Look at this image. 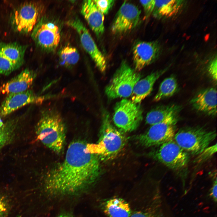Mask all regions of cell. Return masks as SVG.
I'll use <instances>...</instances> for the list:
<instances>
[{"mask_svg":"<svg viewBox=\"0 0 217 217\" xmlns=\"http://www.w3.org/2000/svg\"><path fill=\"white\" fill-rule=\"evenodd\" d=\"M104 211L109 217H130L131 210L129 203L122 198H111L105 202Z\"/></svg>","mask_w":217,"mask_h":217,"instance_id":"cell-21","label":"cell"},{"mask_svg":"<svg viewBox=\"0 0 217 217\" xmlns=\"http://www.w3.org/2000/svg\"><path fill=\"white\" fill-rule=\"evenodd\" d=\"M215 131H209L200 127H187L180 129L174 139L187 152L197 155L216 138Z\"/></svg>","mask_w":217,"mask_h":217,"instance_id":"cell-4","label":"cell"},{"mask_svg":"<svg viewBox=\"0 0 217 217\" xmlns=\"http://www.w3.org/2000/svg\"><path fill=\"white\" fill-rule=\"evenodd\" d=\"M141 13L137 6L124 1L114 19L111 28L112 33L121 34L135 28L139 23Z\"/></svg>","mask_w":217,"mask_h":217,"instance_id":"cell-10","label":"cell"},{"mask_svg":"<svg viewBox=\"0 0 217 217\" xmlns=\"http://www.w3.org/2000/svg\"><path fill=\"white\" fill-rule=\"evenodd\" d=\"M16 126L13 123L3 125L0 128V148L10 142L15 134Z\"/></svg>","mask_w":217,"mask_h":217,"instance_id":"cell-26","label":"cell"},{"mask_svg":"<svg viewBox=\"0 0 217 217\" xmlns=\"http://www.w3.org/2000/svg\"><path fill=\"white\" fill-rule=\"evenodd\" d=\"M216 151L217 143H216L215 144L207 147L198 155L194 160V162L198 164L203 163L211 157Z\"/></svg>","mask_w":217,"mask_h":217,"instance_id":"cell-27","label":"cell"},{"mask_svg":"<svg viewBox=\"0 0 217 217\" xmlns=\"http://www.w3.org/2000/svg\"><path fill=\"white\" fill-rule=\"evenodd\" d=\"M217 178L215 179L210 191V195L213 200L216 202L217 198Z\"/></svg>","mask_w":217,"mask_h":217,"instance_id":"cell-32","label":"cell"},{"mask_svg":"<svg viewBox=\"0 0 217 217\" xmlns=\"http://www.w3.org/2000/svg\"><path fill=\"white\" fill-rule=\"evenodd\" d=\"M40 13L39 6L34 2H26L21 5L14 14L13 22L19 32L28 33L33 31Z\"/></svg>","mask_w":217,"mask_h":217,"instance_id":"cell-12","label":"cell"},{"mask_svg":"<svg viewBox=\"0 0 217 217\" xmlns=\"http://www.w3.org/2000/svg\"><path fill=\"white\" fill-rule=\"evenodd\" d=\"M81 12L90 27L98 36L105 30L104 15L98 10L93 0H85L83 2Z\"/></svg>","mask_w":217,"mask_h":217,"instance_id":"cell-18","label":"cell"},{"mask_svg":"<svg viewBox=\"0 0 217 217\" xmlns=\"http://www.w3.org/2000/svg\"><path fill=\"white\" fill-rule=\"evenodd\" d=\"M17 217H22V216L20 215L17 216Z\"/></svg>","mask_w":217,"mask_h":217,"instance_id":"cell-35","label":"cell"},{"mask_svg":"<svg viewBox=\"0 0 217 217\" xmlns=\"http://www.w3.org/2000/svg\"><path fill=\"white\" fill-rule=\"evenodd\" d=\"M152 154L154 159L175 171L185 168L189 160L188 153L180 147L174 139L159 146Z\"/></svg>","mask_w":217,"mask_h":217,"instance_id":"cell-8","label":"cell"},{"mask_svg":"<svg viewBox=\"0 0 217 217\" xmlns=\"http://www.w3.org/2000/svg\"><path fill=\"white\" fill-rule=\"evenodd\" d=\"M184 1L181 0H155L152 14L158 19L170 18L180 11L184 6Z\"/></svg>","mask_w":217,"mask_h":217,"instance_id":"cell-20","label":"cell"},{"mask_svg":"<svg viewBox=\"0 0 217 217\" xmlns=\"http://www.w3.org/2000/svg\"><path fill=\"white\" fill-rule=\"evenodd\" d=\"M38 139L46 147L59 154L64 148L66 138L64 123L58 112L54 109L43 111L36 127Z\"/></svg>","mask_w":217,"mask_h":217,"instance_id":"cell-3","label":"cell"},{"mask_svg":"<svg viewBox=\"0 0 217 217\" xmlns=\"http://www.w3.org/2000/svg\"><path fill=\"white\" fill-rule=\"evenodd\" d=\"M32 36L39 46L47 50L55 48L60 40L58 27L51 23H40L37 24L33 30Z\"/></svg>","mask_w":217,"mask_h":217,"instance_id":"cell-15","label":"cell"},{"mask_svg":"<svg viewBox=\"0 0 217 217\" xmlns=\"http://www.w3.org/2000/svg\"><path fill=\"white\" fill-rule=\"evenodd\" d=\"M217 58H214L210 62L209 65L208 72L213 80L216 82L217 73Z\"/></svg>","mask_w":217,"mask_h":217,"instance_id":"cell-30","label":"cell"},{"mask_svg":"<svg viewBox=\"0 0 217 217\" xmlns=\"http://www.w3.org/2000/svg\"><path fill=\"white\" fill-rule=\"evenodd\" d=\"M26 48L15 43H0V74L8 75L20 67Z\"/></svg>","mask_w":217,"mask_h":217,"instance_id":"cell-11","label":"cell"},{"mask_svg":"<svg viewBox=\"0 0 217 217\" xmlns=\"http://www.w3.org/2000/svg\"><path fill=\"white\" fill-rule=\"evenodd\" d=\"M67 24L77 32L83 47L91 56L100 71L104 72L107 67L106 59L98 49L87 29L77 18L69 20Z\"/></svg>","mask_w":217,"mask_h":217,"instance_id":"cell-9","label":"cell"},{"mask_svg":"<svg viewBox=\"0 0 217 217\" xmlns=\"http://www.w3.org/2000/svg\"><path fill=\"white\" fill-rule=\"evenodd\" d=\"M127 138L111 122L109 113L103 111L99 140L96 143L87 144L88 151L99 160L106 161L115 158L125 146Z\"/></svg>","mask_w":217,"mask_h":217,"instance_id":"cell-2","label":"cell"},{"mask_svg":"<svg viewBox=\"0 0 217 217\" xmlns=\"http://www.w3.org/2000/svg\"><path fill=\"white\" fill-rule=\"evenodd\" d=\"M3 125V123L2 120L0 118V128Z\"/></svg>","mask_w":217,"mask_h":217,"instance_id":"cell-34","label":"cell"},{"mask_svg":"<svg viewBox=\"0 0 217 217\" xmlns=\"http://www.w3.org/2000/svg\"><path fill=\"white\" fill-rule=\"evenodd\" d=\"M142 113L139 105L131 100L123 99L116 104L113 120L121 131L131 132L137 129L142 120Z\"/></svg>","mask_w":217,"mask_h":217,"instance_id":"cell-7","label":"cell"},{"mask_svg":"<svg viewBox=\"0 0 217 217\" xmlns=\"http://www.w3.org/2000/svg\"><path fill=\"white\" fill-rule=\"evenodd\" d=\"M167 68L153 73L136 83L131 94V101L140 103L151 92L156 80L167 71Z\"/></svg>","mask_w":217,"mask_h":217,"instance_id":"cell-19","label":"cell"},{"mask_svg":"<svg viewBox=\"0 0 217 217\" xmlns=\"http://www.w3.org/2000/svg\"><path fill=\"white\" fill-rule=\"evenodd\" d=\"M178 121L177 114L171 115L152 125L145 133L137 136L135 140L145 147L159 146L174 139Z\"/></svg>","mask_w":217,"mask_h":217,"instance_id":"cell-6","label":"cell"},{"mask_svg":"<svg viewBox=\"0 0 217 217\" xmlns=\"http://www.w3.org/2000/svg\"><path fill=\"white\" fill-rule=\"evenodd\" d=\"M57 217H72L70 215L67 213H63L59 215Z\"/></svg>","mask_w":217,"mask_h":217,"instance_id":"cell-33","label":"cell"},{"mask_svg":"<svg viewBox=\"0 0 217 217\" xmlns=\"http://www.w3.org/2000/svg\"><path fill=\"white\" fill-rule=\"evenodd\" d=\"M44 98L30 90L8 95L0 106V117H5L26 105L40 103Z\"/></svg>","mask_w":217,"mask_h":217,"instance_id":"cell-14","label":"cell"},{"mask_svg":"<svg viewBox=\"0 0 217 217\" xmlns=\"http://www.w3.org/2000/svg\"><path fill=\"white\" fill-rule=\"evenodd\" d=\"M141 77L140 73L124 60L106 87L105 94L111 99L128 97L131 95L134 86Z\"/></svg>","mask_w":217,"mask_h":217,"instance_id":"cell-5","label":"cell"},{"mask_svg":"<svg viewBox=\"0 0 217 217\" xmlns=\"http://www.w3.org/2000/svg\"><path fill=\"white\" fill-rule=\"evenodd\" d=\"M60 58L66 66H71L76 64L80 58L79 53L75 48L67 46L61 50L60 53Z\"/></svg>","mask_w":217,"mask_h":217,"instance_id":"cell-25","label":"cell"},{"mask_svg":"<svg viewBox=\"0 0 217 217\" xmlns=\"http://www.w3.org/2000/svg\"><path fill=\"white\" fill-rule=\"evenodd\" d=\"M163 203L162 196L161 195L153 206L145 210L135 212L130 217H167Z\"/></svg>","mask_w":217,"mask_h":217,"instance_id":"cell-24","label":"cell"},{"mask_svg":"<svg viewBox=\"0 0 217 217\" xmlns=\"http://www.w3.org/2000/svg\"><path fill=\"white\" fill-rule=\"evenodd\" d=\"M161 46L157 41H138L133 48V60L135 71H140L159 56Z\"/></svg>","mask_w":217,"mask_h":217,"instance_id":"cell-13","label":"cell"},{"mask_svg":"<svg viewBox=\"0 0 217 217\" xmlns=\"http://www.w3.org/2000/svg\"><path fill=\"white\" fill-rule=\"evenodd\" d=\"M99 159L90 153L87 144L75 141L69 145L63 161L47 172L44 187L52 197L75 195L86 190L99 178Z\"/></svg>","mask_w":217,"mask_h":217,"instance_id":"cell-1","label":"cell"},{"mask_svg":"<svg viewBox=\"0 0 217 217\" xmlns=\"http://www.w3.org/2000/svg\"><path fill=\"white\" fill-rule=\"evenodd\" d=\"M98 10L103 14H107L113 6L115 1L112 0H93Z\"/></svg>","mask_w":217,"mask_h":217,"instance_id":"cell-28","label":"cell"},{"mask_svg":"<svg viewBox=\"0 0 217 217\" xmlns=\"http://www.w3.org/2000/svg\"><path fill=\"white\" fill-rule=\"evenodd\" d=\"M178 88L175 78L171 76L165 78L161 83L158 90L153 99L154 102H158L173 96Z\"/></svg>","mask_w":217,"mask_h":217,"instance_id":"cell-23","label":"cell"},{"mask_svg":"<svg viewBox=\"0 0 217 217\" xmlns=\"http://www.w3.org/2000/svg\"><path fill=\"white\" fill-rule=\"evenodd\" d=\"M140 2L143 8L146 17H149L152 14L153 11L155 0H140Z\"/></svg>","mask_w":217,"mask_h":217,"instance_id":"cell-29","label":"cell"},{"mask_svg":"<svg viewBox=\"0 0 217 217\" xmlns=\"http://www.w3.org/2000/svg\"><path fill=\"white\" fill-rule=\"evenodd\" d=\"M8 209V205L5 198L0 196V217H6Z\"/></svg>","mask_w":217,"mask_h":217,"instance_id":"cell-31","label":"cell"},{"mask_svg":"<svg viewBox=\"0 0 217 217\" xmlns=\"http://www.w3.org/2000/svg\"><path fill=\"white\" fill-rule=\"evenodd\" d=\"M179 109L178 107L175 105L157 107L147 113L146 118V122L151 125L159 123L168 117L177 114Z\"/></svg>","mask_w":217,"mask_h":217,"instance_id":"cell-22","label":"cell"},{"mask_svg":"<svg viewBox=\"0 0 217 217\" xmlns=\"http://www.w3.org/2000/svg\"><path fill=\"white\" fill-rule=\"evenodd\" d=\"M33 71L26 69L0 86V93L8 95L23 92L29 90L36 77Z\"/></svg>","mask_w":217,"mask_h":217,"instance_id":"cell-16","label":"cell"},{"mask_svg":"<svg viewBox=\"0 0 217 217\" xmlns=\"http://www.w3.org/2000/svg\"><path fill=\"white\" fill-rule=\"evenodd\" d=\"M217 90L214 88L203 90L190 101L197 110L208 115L215 116L217 113Z\"/></svg>","mask_w":217,"mask_h":217,"instance_id":"cell-17","label":"cell"}]
</instances>
